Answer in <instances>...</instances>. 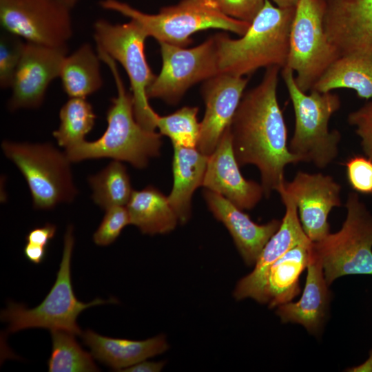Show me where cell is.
Instances as JSON below:
<instances>
[{"label": "cell", "instance_id": "obj_19", "mask_svg": "<svg viewBox=\"0 0 372 372\" xmlns=\"http://www.w3.org/2000/svg\"><path fill=\"white\" fill-rule=\"evenodd\" d=\"M203 197L214 216L230 233L245 262L255 265L265 245L279 229L281 221L273 219L259 225L219 194L205 189Z\"/></svg>", "mask_w": 372, "mask_h": 372}, {"label": "cell", "instance_id": "obj_34", "mask_svg": "<svg viewBox=\"0 0 372 372\" xmlns=\"http://www.w3.org/2000/svg\"><path fill=\"white\" fill-rule=\"evenodd\" d=\"M347 121L355 127L364 155L372 161V100L351 112Z\"/></svg>", "mask_w": 372, "mask_h": 372}, {"label": "cell", "instance_id": "obj_20", "mask_svg": "<svg viewBox=\"0 0 372 372\" xmlns=\"http://www.w3.org/2000/svg\"><path fill=\"white\" fill-rule=\"evenodd\" d=\"M307 268L305 285L300 299L296 302H289L277 307L276 314L283 323L299 324L309 333L317 335L327 319L331 292L321 261L311 244Z\"/></svg>", "mask_w": 372, "mask_h": 372}, {"label": "cell", "instance_id": "obj_31", "mask_svg": "<svg viewBox=\"0 0 372 372\" xmlns=\"http://www.w3.org/2000/svg\"><path fill=\"white\" fill-rule=\"evenodd\" d=\"M25 41L4 30L0 37V86L11 87L24 50Z\"/></svg>", "mask_w": 372, "mask_h": 372}, {"label": "cell", "instance_id": "obj_36", "mask_svg": "<svg viewBox=\"0 0 372 372\" xmlns=\"http://www.w3.org/2000/svg\"><path fill=\"white\" fill-rule=\"evenodd\" d=\"M56 227L54 225L46 223L42 227H38L30 230L25 237L27 242L48 247L50 241L56 234Z\"/></svg>", "mask_w": 372, "mask_h": 372}, {"label": "cell", "instance_id": "obj_16", "mask_svg": "<svg viewBox=\"0 0 372 372\" xmlns=\"http://www.w3.org/2000/svg\"><path fill=\"white\" fill-rule=\"evenodd\" d=\"M324 26L340 56H372V0H323Z\"/></svg>", "mask_w": 372, "mask_h": 372}, {"label": "cell", "instance_id": "obj_15", "mask_svg": "<svg viewBox=\"0 0 372 372\" xmlns=\"http://www.w3.org/2000/svg\"><path fill=\"white\" fill-rule=\"evenodd\" d=\"M284 183L276 192L285 206V216L279 229L265 245L253 271L237 283L234 296L238 300L252 298L260 303L269 267L295 246L311 241L301 225L296 204L285 190Z\"/></svg>", "mask_w": 372, "mask_h": 372}, {"label": "cell", "instance_id": "obj_2", "mask_svg": "<svg viewBox=\"0 0 372 372\" xmlns=\"http://www.w3.org/2000/svg\"><path fill=\"white\" fill-rule=\"evenodd\" d=\"M96 51L112 74L117 96L112 99L107 110V127L103 134L96 141L84 140L66 148L65 154L71 162L111 158L144 168L149 158L160 154L161 134L145 129L136 121L132 94L126 90L115 60L103 52Z\"/></svg>", "mask_w": 372, "mask_h": 372}, {"label": "cell", "instance_id": "obj_14", "mask_svg": "<svg viewBox=\"0 0 372 372\" xmlns=\"http://www.w3.org/2000/svg\"><path fill=\"white\" fill-rule=\"evenodd\" d=\"M287 192L295 201L302 229L311 242L322 240L330 231L328 216L341 205V186L321 173L298 172L291 182L284 183Z\"/></svg>", "mask_w": 372, "mask_h": 372}, {"label": "cell", "instance_id": "obj_12", "mask_svg": "<svg viewBox=\"0 0 372 372\" xmlns=\"http://www.w3.org/2000/svg\"><path fill=\"white\" fill-rule=\"evenodd\" d=\"M71 10L59 0H0V22L26 42L63 47L72 35Z\"/></svg>", "mask_w": 372, "mask_h": 372}, {"label": "cell", "instance_id": "obj_23", "mask_svg": "<svg viewBox=\"0 0 372 372\" xmlns=\"http://www.w3.org/2000/svg\"><path fill=\"white\" fill-rule=\"evenodd\" d=\"M311 244V241L295 246L269 267L261 304L277 307L291 302L300 293L299 278L307 267Z\"/></svg>", "mask_w": 372, "mask_h": 372}, {"label": "cell", "instance_id": "obj_18", "mask_svg": "<svg viewBox=\"0 0 372 372\" xmlns=\"http://www.w3.org/2000/svg\"><path fill=\"white\" fill-rule=\"evenodd\" d=\"M236 159L229 126L208 161L203 185L220 194L242 210L253 209L264 195L262 185L242 175Z\"/></svg>", "mask_w": 372, "mask_h": 372}, {"label": "cell", "instance_id": "obj_22", "mask_svg": "<svg viewBox=\"0 0 372 372\" xmlns=\"http://www.w3.org/2000/svg\"><path fill=\"white\" fill-rule=\"evenodd\" d=\"M172 172L174 183L168 201L178 222L185 224L192 214V198L194 191L203 185L208 156L196 147L173 145Z\"/></svg>", "mask_w": 372, "mask_h": 372}, {"label": "cell", "instance_id": "obj_3", "mask_svg": "<svg viewBox=\"0 0 372 372\" xmlns=\"http://www.w3.org/2000/svg\"><path fill=\"white\" fill-rule=\"evenodd\" d=\"M295 8H280L265 0L262 9L239 39L214 34L219 72L243 76L260 68L286 65Z\"/></svg>", "mask_w": 372, "mask_h": 372}, {"label": "cell", "instance_id": "obj_9", "mask_svg": "<svg viewBox=\"0 0 372 372\" xmlns=\"http://www.w3.org/2000/svg\"><path fill=\"white\" fill-rule=\"evenodd\" d=\"M323 0H299L290 29L286 67L294 74L298 87L310 91L340 57L324 26Z\"/></svg>", "mask_w": 372, "mask_h": 372}, {"label": "cell", "instance_id": "obj_40", "mask_svg": "<svg viewBox=\"0 0 372 372\" xmlns=\"http://www.w3.org/2000/svg\"><path fill=\"white\" fill-rule=\"evenodd\" d=\"M280 8H288L296 7L299 0H270Z\"/></svg>", "mask_w": 372, "mask_h": 372}, {"label": "cell", "instance_id": "obj_17", "mask_svg": "<svg viewBox=\"0 0 372 372\" xmlns=\"http://www.w3.org/2000/svg\"><path fill=\"white\" fill-rule=\"evenodd\" d=\"M248 81V78L226 73L204 81L201 94L205 112L196 147L203 154L209 156L216 149L231 124Z\"/></svg>", "mask_w": 372, "mask_h": 372}, {"label": "cell", "instance_id": "obj_4", "mask_svg": "<svg viewBox=\"0 0 372 372\" xmlns=\"http://www.w3.org/2000/svg\"><path fill=\"white\" fill-rule=\"evenodd\" d=\"M281 76L291 101L295 128L290 141V152L301 162H311L319 168L329 165L338 156L341 134L330 131L329 122L340 107L339 96L331 92L311 90L309 94L298 86L293 72L285 66Z\"/></svg>", "mask_w": 372, "mask_h": 372}, {"label": "cell", "instance_id": "obj_39", "mask_svg": "<svg viewBox=\"0 0 372 372\" xmlns=\"http://www.w3.org/2000/svg\"><path fill=\"white\" fill-rule=\"evenodd\" d=\"M347 371L351 372H372V350L369 352V358L364 362Z\"/></svg>", "mask_w": 372, "mask_h": 372}, {"label": "cell", "instance_id": "obj_41", "mask_svg": "<svg viewBox=\"0 0 372 372\" xmlns=\"http://www.w3.org/2000/svg\"><path fill=\"white\" fill-rule=\"evenodd\" d=\"M72 9L81 0H59Z\"/></svg>", "mask_w": 372, "mask_h": 372}, {"label": "cell", "instance_id": "obj_1", "mask_svg": "<svg viewBox=\"0 0 372 372\" xmlns=\"http://www.w3.org/2000/svg\"><path fill=\"white\" fill-rule=\"evenodd\" d=\"M280 71L277 65L266 68L260 83L243 94L229 125L239 166L258 167L267 198L285 181V167L301 162L287 145V125L277 97Z\"/></svg>", "mask_w": 372, "mask_h": 372}, {"label": "cell", "instance_id": "obj_29", "mask_svg": "<svg viewBox=\"0 0 372 372\" xmlns=\"http://www.w3.org/2000/svg\"><path fill=\"white\" fill-rule=\"evenodd\" d=\"M52 352L48 361L49 372L99 371L92 354L84 351L73 333L63 330H53Z\"/></svg>", "mask_w": 372, "mask_h": 372}, {"label": "cell", "instance_id": "obj_5", "mask_svg": "<svg viewBox=\"0 0 372 372\" xmlns=\"http://www.w3.org/2000/svg\"><path fill=\"white\" fill-rule=\"evenodd\" d=\"M99 3L105 10L136 21L147 37L158 43L180 47L190 44L192 35L198 31L216 28L242 36L250 25L249 23L225 15L210 0H181L152 14L119 0H102Z\"/></svg>", "mask_w": 372, "mask_h": 372}, {"label": "cell", "instance_id": "obj_24", "mask_svg": "<svg viewBox=\"0 0 372 372\" xmlns=\"http://www.w3.org/2000/svg\"><path fill=\"white\" fill-rule=\"evenodd\" d=\"M126 208L130 224L143 234H167L174 230L178 222L167 196L151 185L133 191Z\"/></svg>", "mask_w": 372, "mask_h": 372}, {"label": "cell", "instance_id": "obj_28", "mask_svg": "<svg viewBox=\"0 0 372 372\" xmlns=\"http://www.w3.org/2000/svg\"><path fill=\"white\" fill-rule=\"evenodd\" d=\"M60 125L53 132L60 146L65 149L85 140L93 128L96 115L85 98H70L61 108Z\"/></svg>", "mask_w": 372, "mask_h": 372}, {"label": "cell", "instance_id": "obj_32", "mask_svg": "<svg viewBox=\"0 0 372 372\" xmlns=\"http://www.w3.org/2000/svg\"><path fill=\"white\" fill-rule=\"evenodd\" d=\"M105 210V214L93 236L94 242L100 246L112 243L119 236L123 229L130 224L125 206L113 207Z\"/></svg>", "mask_w": 372, "mask_h": 372}, {"label": "cell", "instance_id": "obj_33", "mask_svg": "<svg viewBox=\"0 0 372 372\" xmlns=\"http://www.w3.org/2000/svg\"><path fill=\"white\" fill-rule=\"evenodd\" d=\"M344 165L347 178L353 189L361 194H372V161L366 156H354Z\"/></svg>", "mask_w": 372, "mask_h": 372}, {"label": "cell", "instance_id": "obj_11", "mask_svg": "<svg viewBox=\"0 0 372 372\" xmlns=\"http://www.w3.org/2000/svg\"><path fill=\"white\" fill-rule=\"evenodd\" d=\"M158 43L162 68L147 90L148 99H160L176 105L192 85L220 74L214 35L188 49L163 42Z\"/></svg>", "mask_w": 372, "mask_h": 372}, {"label": "cell", "instance_id": "obj_25", "mask_svg": "<svg viewBox=\"0 0 372 372\" xmlns=\"http://www.w3.org/2000/svg\"><path fill=\"white\" fill-rule=\"evenodd\" d=\"M338 88L353 90L362 99H372V56L353 54L340 56L312 89L327 92Z\"/></svg>", "mask_w": 372, "mask_h": 372}, {"label": "cell", "instance_id": "obj_7", "mask_svg": "<svg viewBox=\"0 0 372 372\" xmlns=\"http://www.w3.org/2000/svg\"><path fill=\"white\" fill-rule=\"evenodd\" d=\"M341 229L311 242L329 286L349 275H372V213L356 192L348 194Z\"/></svg>", "mask_w": 372, "mask_h": 372}, {"label": "cell", "instance_id": "obj_21", "mask_svg": "<svg viewBox=\"0 0 372 372\" xmlns=\"http://www.w3.org/2000/svg\"><path fill=\"white\" fill-rule=\"evenodd\" d=\"M81 336L94 358L118 371L161 354L169 348L163 335L144 340H132L106 337L86 330Z\"/></svg>", "mask_w": 372, "mask_h": 372}, {"label": "cell", "instance_id": "obj_37", "mask_svg": "<svg viewBox=\"0 0 372 372\" xmlns=\"http://www.w3.org/2000/svg\"><path fill=\"white\" fill-rule=\"evenodd\" d=\"M46 247L27 242L23 248V254L27 260L34 264L41 263L46 256Z\"/></svg>", "mask_w": 372, "mask_h": 372}, {"label": "cell", "instance_id": "obj_8", "mask_svg": "<svg viewBox=\"0 0 372 372\" xmlns=\"http://www.w3.org/2000/svg\"><path fill=\"white\" fill-rule=\"evenodd\" d=\"M147 35L135 21L113 24L101 19L94 23L96 50L118 61L125 69L130 82L136 121L145 129L155 131L156 113L148 103L147 90L156 78L145 54Z\"/></svg>", "mask_w": 372, "mask_h": 372}, {"label": "cell", "instance_id": "obj_35", "mask_svg": "<svg viewBox=\"0 0 372 372\" xmlns=\"http://www.w3.org/2000/svg\"><path fill=\"white\" fill-rule=\"evenodd\" d=\"M225 15L251 23L265 0H210Z\"/></svg>", "mask_w": 372, "mask_h": 372}, {"label": "cell", "instance_id": "obj_6", "mask_svg": "<svg viewBox=\"0 0 372 372\" xmlns=\"http://www.w3.org/2000/svg\"><path fill=\"white\" fill-rule=\"evenodd\" d=\"M74 244L72 226H68L64 236L61 261L54 285L44 300L34 308L10 302L1 311V318L8 324L9 332L30 328L63 330L81 335L76 320L79 314L90 307L114 302V299L96 298L85 303L77 300L72 289L71 258Z\"/></svg>", "mask_w": 372, "mask_h": 372}, {"label": "cell", "instance_id": "obj_10", "mask_svg": "<svg viewBox=\"0 0 372 372\" xmlns=\"http://www.w3.org/2000/svg\"><path fill=\"white\" fill-rule=\"evenodd\" d=\"M5 155L23 175L37 209H49L73 200L77 191L72 180L70 163L50 143L29 144L3 141Z\"/></svg>", "mask_w": 372, "mask_h": 372}, {"label": "cell", "instance_id": "obj_26", "mask_svg": "<svg viewBox=\"0 0 372 372\" xmlns=\"http://www.w3.org/2000/svg\"><path fill=\"white\" fill-rule=\"evenodd\" d=\"M100 58L89 43H83L63 60L59 77L70 97L86 98L103 85Z\"/></svg>", "mask_w": 372, "mask_h": 372}, {"label": "cell", "instance_id": "obj_13", "mask_svg": "<svg viewBox=\"0 0 372 372\" xmlns=\"http://www.w3.org/2000/svg\"><path fill=\"white\" fill-rule=\"evenodd\" d=\"M68 48L26 42L11 86V110L35 108L43 101L50 83L59 77Z\"/></svg>", "mask_w": 372, "mask_h": 372}, {"label": "cell", "instance_id": "obj_38", "mask_svg": "<svg viewBox=\"0 0 372 372\" xmlns=\"http://www.w3.org/2000/svg\"><path fill=\"white\" fill-rule=\"evenodd\" d=\"M165 365L164 362H153L147 360L141 361L132 366L123 369V372H158Z\"/></svg>", "mask_w": 372, "mask_h": 372}, {"label": "cell", "instance_id": "obj_30", "mask_svg": "<svg viewBox=\"0 0 372 372\" xmlns=\"http://www.w3.org/2000/svg\"><path fill=\"white\" fill-rule=\"evenodd\" d=\"M198 107L185 106L166 115L157 114L156 125L160 134L170 138L173 145L197 147L200 133Z\"/></svg>", "mask_w": 372, "mask_h": 372}, {"label": "cell", "instance_id": "obj_27", "mask_svg": "<svg viewBox=\"0 0 372 372\" xmlns=\"http://www.w3.org/2000/svg\"><path fill=\"white\" fill-rule=\"evenodd\" d=\"M88 181L94 203L105 209L127 205L133 192L127 169L120 161L111 162Z\"/></svg>", "mask_w": 372, "mask_h": 372}]
</instances>
